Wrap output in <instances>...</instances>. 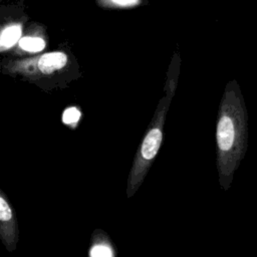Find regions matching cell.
<instances>
[{
	"label": "cell",
	"mask_w": 257,
	"mask_h": 257,
	"mask_svg": "<svg viewBox=\"0 0 257 257\" xmlns=\"http://www.w3.org/2000/svg\"><path fill=\"white\" fill-rule=\"evenodd\" d=\"M216 165L219 184L229 190L248 143V113L237 80L227 82L218 108L216 122Z\"/></svg>",
	"instance_id": "cell-1"
},
{
	"label": "cell",
	"mask_w": 257,
	"mask_h": 257,
	"mask_svg": "<svg viewBox=\"0 0 257 257\" xmlns=\"http://www.w3.org/2000/svg\"><path fill=\"white\" fill-rule=\"evenodd\" d=\"M5 74L19 76L41 88L63 87L66 81L78 78V65L64 51H51L37 55L5 59L2 61Z\"/></svg>",
	"instance_id": "cell-2"
},
{
	"label": "cell",
	"mask_w": 257,
	"mask_h": 257,
	"mask_svg": "<svg viewBox=\"0 0 257 257\" xmlns=\"http://www.w3.org/2000/svg\"><path fill=\"white\" fill-rule=\"evenodd\" d=\"M172 98L163 96L155 110L154 116L138 148L126 183V197H133L143 184L149 170L152 167L164 139V126L166 116Z\"/></svg>",
	"instance_id": "cell-3"
},
{
	"label": "cell",
	"mask_w": 257,
	"mask_h": 257,
	"mask_svg": "<svg viewBox=\"0 0 257 257\" xmlns=\"http://www.w3.org/2000/svg\"><path fill=\"white\" fill-rule=\"evenodd\" d=\"M0 241L8 252H14L19 241V226L16 213L0 189Z\"/></svg>",
	"instance_id": "cell-4"
},
{
	"label": "cell",
	"mask_w": 257,
	"mask_h": 257,
	"mask_svg": "<svg viewBox=\"0 0 257 257\" xmlns=\"http://www.w3.org/2000/svg\"><path fill=\"white\" fill-rule=\"evenodd\" d=\"M88 255L90 257H114L116 255L115 247L104 231L99 229L93 231L90 239Z\"/></svg>",
	"instance_id": "cell-5"
},
{
	"label": "cell",
	"mask_w": 257,
	"mask_h": 257,
	"mask_svg": "<svg viewBox=\"0 0 257 257\" xmlns=\"http://www.w3.org/2000/svg\"><path fill=\"white\" fill-rule=\"evenodd\" d=\"M22 34V26L13 23L5 26L0 30V52L12 48L20 39Z\"/></svg>",
	"instance_id": "cell-6"
},
{
	"label": "cell",
	"mask_w": 257,
	"mask_h": 257,
	"mask_svg": "<svg viewBox=\"0 0 257 257\" xmlns=\"http://www.w3.org/2000/svg\"><path fill=\"white\" fill-rule=\"evenodd\" d=\"M180 56L178 53L175 54V56L172 58L171 64L169 66L168 72H167V77H166V82L164 86L165 90V95L169 96L170 98H173L175 95L177 83H178V78L180 75Z\"/></svg>",
	"instance_id": "cell-7"
},
{
	"label": "cell",
	"mask_w": 257,
	"mask_h": 257,
	"mask_svg": "<svg viewBox=\"0 0 257 257\" xmlns=\"http://www.w3.org/2000/svg\"><path fill=\"white\" fill-rule=\"evenodd\" d=\"M17 43H18L19 49L24 54V56L25 54L38 53L42 51L46 46V42L44 38L40 36H35V35H26V36L20 37Z\"/></svg>",
	"instance_id": "cell-8"
},
{
	"label": "cell",
	"mask_w": 257,
	"mask_h": 257,
	"mask_svg": "<svg viewBox=\"0 0 257 257\" xmlns=\"http://www.w3.org/2000/svg\"><path fill=\"white\" fill-rule=\"evenodd\" d=\"M97 2L103 7L128 8L139 5L141 3V0H97Z\"/></svg>",
	"instance_id": "cell-9"
},
{
	"label": "cell",
	"mask_w": 257,
	"mask_h": 257,
	"mask_svg": "<svg viewBox=\"0 0 257 257\" xmlns=\"http://www.w3.org/2000/svg\"><path fill=\"white\" fill-rule=\"evenodd\" d=\"M79 116H80V113H79V110L74 108V107H71L69 109H67L64 114H63V121L65 123H71V122H76L78 121L79 119Z\"/></svg>",
	"instance_id": "cell-10"
}]
</instances>
